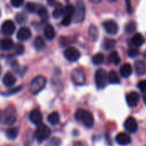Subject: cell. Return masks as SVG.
Segmentation results:
<instances>
[{
	"mask_svg": "<svg viewBox=\"0 0 146 146\" xmlns=\"http://www.w3.org/2000/svg\"><path fill=\"white\" fill-rule=\"evenodd\" d=\"M74 117L76 121L81 122L87 128H91L94 125V116L88 110L80 109L75 112Z\"/></svg>",
	"mask_w": 146,
	"mask_h": 146,
	"instance_id": "cell-1",
	"label": "cell"
},
{
	"mask_svg": "<svg viewBox=\"0 0 146 146\" xmlns=\"http://www.w3.org/2000/svg\"><path fill=\"white\" fill-rule=\"evenodd\" d=\"M17 115L14 107L9 106L3 112H1L0 122L6 126H13L16 122Z\"/></svg>",
	"mask_w": 146,
	"mask_h": 146,
	"instance_id": "cell-2",
	"label": "cell"
},
{
	"mask_svg": "<svg viewBox=\"0 0 146 146\" xmlns=\"http://www.w3.org/2000/svg\"><path fill=\"white\" fill-rule=\"evenodd\" d=\"M45 85H46V79L44 76L38 75L37 77H35L30 84L31 93L33 95L39 93L44 88Z\"/></svg>",
	"mask_w": 146,
	"mask_h": 146,
	"instance_id": "cell-3",
	"label": "cell"
},
{
	"mask_svg": "<svg viewBox=\"0 0 146 146\" xmlns=\"http://www.w3.org/2000/svg\"><path fill=\"white\" fill-rule=\"evenodd\" d=\"M50 135V129L48 126L44 124H39L37 127V129L35 131V139L38 140V142H44L46 139H49Z\"/></svg>",
	"mask_w": 146,
	"mask_h": 146,
	"instance_id": "cell-4",
	"label": "cell"
},
{
	"mask_svg": "<svg viewBox=\"0 0 146 146\" xmlns=\"http://www.w3.org/2000/svg\"><path fill=\"white\" fill-rule=\"evenodd\" d=\"M74 20L76 23H80L84 21L86 16V7L81 0L76 3L74 11Z\"/></svg>",
	"mask_w": 146,
	"mask_h": 146,
	"instance_id": "cell-5",
	"label": "cell"
},
{
	"mask_svg": "<svg viewBox=\"0 0 146 146\" xmlns=\"http://www.w3.org/2000/svg\"><path fill=\"white\" fill-rule=\"evenodd\" d=\"M108 81V74L104 68H99L95 74V83L98 88L103 89L106 86Z\"/></svg>",
	"mask_w": 146,
	"mask_h": 146,
	"instance_id": "cell-6",
	"label": "cell"
},
{
	"mask_svg": "<svg viewBox=\"0 0 146 146\" xmlns=\"http://www.w3.org/2000/svg\"><path fill=\"white\" fill-rule=\"evenodd\" d=\"M71 80L76 86H83L86 83V75L80 68H75L71 73Z\"/></svg>",
	"mask_w": 146,
	"mask_h": 146,
	"instance_id": "cell-7",
	"label": "cell"
},
{
	"mask_svg": "<svg viewBox=\"0 0 146 146\" xmlns=\"http://www.w3.org/2000/svg\"><path fill=\"white\" fill-rule=\"evenodd\" d=\"M64 56L69 62H76L80 57V52L74 47H68L64 50Z\"/></svg>",
	"mask_w": 146,
	"mask_h": 146,
	"instance_id": "cell-8",
	"label": "cell"
},
{
	"mask_svg": "<svg viewBox=\"0 0 146 146\" xmlns=\"http://www.w3.org/2000/svg\"><path fill=\"white\" fill-rule=\"evenodd\" d=\"M103 27H104V30L106 31V33L110 35H115V34H117V33L119 31L118 24L115 21H112V20L104 21L103 23Z\"/></svg>",
	"mask_w": 146,
	"mask_h": 146,
	"instance_id": "cell-9",
	"label": "cell"
},
{
	"mask_svg": "<svg viewBox=\"0 0 146 146\" xmlns=\"http://www.w3.org/2000/svg\"><path fill=\"white\" fill-rule=\"evenodd\" d=\"M74 8L73 5L69 4L66 6V8L64 9V16L62 20V24L63 26H68L71 23L72 16L74 15Z\"/></svg>",
	"mask_w": 146,
	"mask_h": 146,
	"instance_id": "cell-10",
	"label": "cell"
},
{
	"mask_svg": "<svg viewBox=\"0 0 146 146\" xmlns=\"http://www.w3.org/2000/svg\"><path fill=\"white\" fill-rule=\"evenodd\" d=\"M124 127L127 133H135L138 131V122L134 117H128L124 122Z\"/></svg>",
	"mask_w": 146,
	"mask_h": 146,
	"instance_id": "cell-11",
	"label": "cell"
},
{
	"mask_svg": "<svg viewBox=\"0 0 146 146\" xmlns=\"http://www.w3.org/2000/svg\"><path fill=\"white\" fill-rule=\"evenodd\" d=\"M139 99H140L139 94L136 92H131L127 93L126 96L127 103L128 106L131 108L136 107L139 102Z\"/></svg>",
	"mask_w": 146,
	"mask_h": 146,
	"instance_id": "cell-12",
	"label": "cell"
},
{
	"mask_svg": "<svg viewBox=\"0 0 146 146\" xmlns=\"http://www.w3.org/2000/svg\"><path fill=\"white\" fill-rule=\"evenodd\" d=\"M2 32L5 35H11L15 30V26L11 20H7L2 24Z\"/></svg>",
	"mask_w": 146,
	"mask_h": 146,
	"instance_id": "cell-13",
	"label": "cell"
},
{
	"mask_svg": "<svg viewBox=\"0 0 146 146\" xmlns=\"http://www.w3.org/2000/svg\"><path fill=\"white\" fill-rule=\"evenodd\" d=\"M29 120L32 123H33L35 125H39L42 122L43 115L39 110L35 109V110H32L31 113L29 114Z\"/></svg>",
	"mask_w": 146,
	"mask_h": 146,
	"instance_id": "cell-14",
	"label": "cell"
},
{
	"mask_svg": "<svg viewBox=\"0 0 146 146\" xmlns=\"http://www.w3.org/2000/svg\"><path fill=\"white\" fill-rule=\"evenodd\" d=\"M32 36V33L31 30L27 27H21L16 34V38H18V40L20 41H26L27 39H29Z\"/></svg>",
	"mask_w": 146,
	"mask_h": 146,
	"instance_id": "cell-15",
	"label": "cell"
},
{
	"mask_svg": "<svg viewBox=\"0 0 146 146\" xmlns=\"http://www.w3.org/2000/svg\"><path fill=\"white\" fill-rule=\"evenodd\" d=\"M115 140L118 145L121 146L128 145L132 142V139H131L130 135L127 133H120L119 134H117Z\"/></svg>",
	"mask_w": 146,
	"mask_h": 146,
	"instance_id": "cell-16",
	"label": "cell"
},
{
	"mask_svg": "<svg viewBox=\"0 0 146 146\" xmlns=\"http://www.w3.org/2000/svg\"><path fill=\"white\" fill-rule=\"evenodd\" d=\"M15 82H16V78L11 72H8L4 74L3 78V83L5 86L11 87L15 84Z\"/></svg>",
	"mask_w": 146,
	"mask_h": 146,
	"instance_id": "cell-17",
	"label": "cell"
},
{
	"mask_svg": "<svg viewBox=\"0 0 146 146\" xmlns=\"http://www.w3.org/2000/svg\"><path fill=\"white\" fill-rule=\"evenodd\" d=\"M15 44L12 39L10 38H3L0 41V50L8 51L14 48Z\"/></svg>",
	"mask_w": 146,
	"mask_h": 146,
	"instance_id": "cell-18",
	"label": "cell"
},
{
	"mask_svg": "<svg viewBox=\"0 0 146 146\" xmlns=\"http://www.w3.org/2000/svg\"><path fill=\"white\" fill-rule=\"evenodd\" d=\"M134 68L138 75H144L146 73V63L142 60H138L134 63Z\"/></svg>",
	"mask_w": 146,
	"mask_h": 146,
	"instance_id": "cell-19",
	"label": "cell"
},
{
	"mask_svg": "<svg viewBox=\"0 0 146 146\" xmlns=\"http://www.w3.org/2000/svg\"><path fill=\"white\" fill-rule=\"evenodd\" d=\"M133 73V67L130 63H124L120 68V74L124 78H128Z\"/></svg>",
	"mask_w": 146,
	"mask_h": 146,
	"instance_id": "cell-20",
	"label": "cell"
},
{
	"mask_svg": "<svg viewBox=\"0 0 146 146\" xmlns=\"http://www.w3.org/2000/svg\"><path fill=\"white\" fill-rule=\"evenodd\" d=\"M99 33L98 29L95 25H91L89 29H88V37L92 42H96L98 38Z\"/></svg>",
	"mask_w": 146,
	"mask_h": 146,
	"instance_id": "cell-21",
	"label": "cell"
},
{
	"mask_svg": "<svg viewBox=\"0 0 146 146\" xmlns=\"http://www.w3.org/2000/svg\"><path fill=\"white\" fill-rule=\"evenodd\" d=\"M44 37L46 38V39H48V40H52V39L55 38V36H56V32H55V29H54V27H52V25L47 24V25L44 27Z\"/></svg>",
	"mask_w": 146,
	"mask_h": 146,
	"instance_id": "cell-22",
	"label": "cell"
},
{
	"mask_svg": "<svg viewBox=\"0 0 146 146\" xmlns=\"http://www.w3.org/2000/svg\"><path fill=\"white\" fill-rule=\"evenodd\" d=\"M54 6H55V8H54L52 15H53L54 18L58 19L62 15H64V8H63L62 4L61 3H56Z\"/></svg>",
	"mask_w": 146,
	"mask_h": 146,
	"instance_id": "cell-23",
	"label": "cell"
},
{
	"mask_svg": "<svg viewBox=\"0 0 146 146\" xmlns=\"http://www.w3.org/2000/svg\"><path fill=\"white\" fill-rule=\"evenodd\" d=\"M47 121L50 124L56 126L60 122V115L57 112H52L47 116Z\"/></svg>",
	"mask_w": 146,
	"mask_h": 146,
	"instance_id": "cell-24",
	"label": "cell"
},
{
	"mask_svg": "<svg viewBox=\"0 0 146 146\" xmlns=\"http://www.w3.org/2000/svg\"><path fill=\"white\" fill-rule=\"evenodd\" d=\"M131 42L132 44L136 46V47H139V46H141L144 42H145V38L143 37V35L141 33H136L135 35H133V37L131 39Z\"/></svg>",
	"mask_w": 146,
	"mask_h": 146,
	"instance_id": "cell-25",
	"label": "cell"
},
{
	"mask_svg": "<svg viewBox=\"0 0 146 146\" xmlns=\"http://www.w3.org/2000/svg\"><path fill=\"white\" fill-rule=\"evenodd\" d=\"M108 61H109V62L111 63V64L118 65V64L121 62V58H120V56H119L118 52L115 51V50L112 51V52L110 54L109 57H108Z\"/></svg>",
	"mask_w": 146,
	"mask_h": 146,
	"instance_id": "cell-26",
	"label": "cell"
},
{
	"mask_svg": "<svg viewBox=\"0 0 146 146\" xmlns=\"http://www.w3.org/2000/svg\"><path fill=\"white\" fill-rule=\"evenodd\" d=\"M108 81L111 84H119L121 82V80L118 74L115 71L111 70L108 74Z\"/></svg>",
	"mask_w": 146,
	"mask_h": 146,
	"instance_id": "cell-27",
	"label": "cell"
},
{
	"mask_svg": "<svg viewBox=\"0 0 146 146\" xmlns=\"http://www.w3.org/2000/svg\"><path fill=\"white\" fill-rule=\"evenodd\" d=\"M5 133H5L6 134V137L9 139L14 140V139H15L17 138L18 134H19V130H18L17 127H10V128L7 129Z\"/></svg>",
	"mask_w": 146,
	"mask_h": 146,
	"instance_id": "cell-28",
	"label": "cell"
},
{
	"mask_svg": "<svg viewBox=\"0 0 146 146\" xmlns=\"http://www.w3.org/2000/svg\"><path fill=\"white\" fill-rule=\"evenodd\" d=\"M33 46L37 50H41L45 47L44 40L43 39V38L41 36L36 37V38L34 39V42H33Z\"/></svg>",
	"mask_w": 146,
	"mask_h": 146,
	"instance_id": "cell-29",
	"label": "cell"
},
{
	"mask_svg": "<svg viewBox=\"0 0 146 146\" xmlns=\"http://www.w3.org/2000/svg\"><path fill=\"white\" fill-rule=\"evenodd\" d=\"M116 44V41L113 38H105L103 42V47L106 50H112Z\"/></svg>",
	"mask_w": 146,
	"mask_h": 146,
	"instance_id": "cell-30",
	"label": "cell"
},
{
	"mask_svg": "<svg viewBox=\"0 0 146 146\" xmlns=\"http://www.w3.org/2000/svg\"><path fill=\"white\" fill-rule=\"evenodd\" d=\"M105 60V56L103 53H97L92 57V62L95 65H100L102 64Z\"/></svg>",
	"mask_w": 146,
	"mask_h": 146,
	"instance_id": "cell-31",
	"label": "cell"
},
{
	"mask_svg": "<svg viewBox=\"0 0 146 146\" xmlns=\"http://www.w3.org/2000/svg\"><path fill=\"white\" fill-rule=\"evenodd\" d=\"M37 14L40 16V18L43 21H46L48 19V12H47V9L44 7H43L42 5L39 6V8L38 9Z\"/></svg>",
	"mask_w": 146,
	"mask_h": 146,
	"instance_id": "cell-32",
	"label": "cell"
},
{
	"mask_svg": "<svg viewBox=\"0 0 146 146\" xmlns=\"http://www.w3.org/2000/svg\"><path fill=\"white\" fill-rule=\"evenodd\" d=\"M137 28V24L135 21H130L128 22L125 27V32L127 33H133Z\"/></svg>",
	"mask_w": 146,
	"mask_h": 146,
	"instance_id": "cell-33",
	"label": "cell"
},
{
	"mask_svg": "<svg viewBox=\"0 0 146 146\" xmlns=\"http://www.w3.org/2000/svg\"><path fill=\"white\" fill-rule=\"evenodd\" d=\"M39 6L40 5H38V4H36L34 3H27V9L30 12H36L37 13V10L39 8Z\"/></svg>",
	"mask_w": 146,
	"mask_h": 146,
	"instance_id": "cell-34",
	"label": "cell"
},
{
	"mask_svg": "<svg viewBox=\"0 0 146 146\" xmlns=\"http://www.w3.org/2000/svg\"><path fill=\"white\" fill-rule=\"evenodd\" d=\"M127 54L130 57L133 58V57H136L139 55V50L137 48H129Z\"/></svg>",
	"mask_w": 146,
	"mask_h": 146,
	"instance_id": "cell-35",
	"label": "cell"
},
{
	"mask_svg": "<svg viewBox=\"0 0 146 146\" xmlns=\"http://www.w3.org/2000/svg\"><path fill=\"white\" fill-rule=\"evenodd\" d=\"M25 51L24 45L21 44H17L15 47V52L16 55H22Z\"/></svg>",
	"mask_w": 146,
	"mask_h": 146,
	"instance_id": "cell-36",
	"label": "cell"
},
{
	"mask_svg": "<svg viewBox=\"0 0 146 146\" xmlns=\"http://www.w3.org/2000/svg\"><path fill=\"white\" fill-rule=\"evenodd\" d=\"M27 20V16L23 13H20L16 15V21L18 23H23Z\"/></svg>",
	"mask_w": 146,
	"mask_h": 146,
	"instance_id": "cell-37",
	"label": "cell"
},
{
	"mask_svg": "<svg viewBox=\"0 0 146 146\" xmlns=\"http://www.w3.org/2000/svg\"><path fill=\"white\" fill-rule=\"evenodd\" d=\"M10 3H11V5H12L13 7H15V8H19V7H21V6L23 4L24 0H11Z\"/></svg>",
	"mask_w": 146,
	"mask_h": 146,
	"instance_id": "cell-38",
	"label": "cell"
},
{
	"mask_svg": "<svg viewBox=\"0 0 146 146\" xmlns=\"http://www.w3.org/2000/svg\"><path fill=\"white\" fill-rule=\"evenodd\" d=\"M138 88L141 91V92H146V80H141L140 82H139L138 84Z\"/></svg>",
	"mask_w": 146,
	"mask_h": 146,
	"instance_id": "cell-39",
	"label": "cell"
},
{
	"mask_svg": "<svg viewBox=\"0 0 146 146\" xmlns=\"http://www.w3.org/2000/svg\"><path fill=\"white\" fill-rule=\"evenodd\" d=\"M61 143L62 142H61V140L58 138H53L50 140V145L52 146H60Z\"/></svg>",
	"mask_w": 146,
	"mask_h": 146,
	"instance_id": "cell-40",
	"label": "cell"
},
{
	"mask_svg": "<svg viewBox=\"0 0 146 146\" xmlns=\"http://www.w3.org/2000/svg\"><path fill=\"white\" fill-rule=\"evenodd\" d=\"M22 89V87H21V86H19V87H16L15 89H14V90H11V91H9L10 92H6L4 95H11V94H14V93H16V92H18L20 90H21Z\"/></svg>",
	"mask_w": 146,
	"mask_h": 146,
	"instance_id": "cell-41",
	"label": "cell"
},
{
	"mask_svg": "<svg viewBox=\"0 0 146 146\" xmlns=\"http://www.w3.org/2000/svg\"><path fill=\"white\" fill-rule=\"evenodd\" d=\"M91 3H94V4H98V3H101V1L102 0H89Z\"/></svg>",
	"mask_w": 146,
	"mask_h": 146,
	"instance_id": "cell-42",
	"label": "cell"
},
{
	"mask_svg": "<svg viewBox=\"0 0 146 146\" xmlns=\"http://www.w3.org/2000/svg\"><path fill=\"white\" fill-rule=\"evenodd\" d=\"M74 146H86L85 144H83V143H81V142H77V143H75L74 144Z\"/></svg>",
	"mask_w": 146,
	"mask_h": 146,
	"instance_id": "cell-43",
	"label": "cell"
},
{
	"mask_svg": "<svg viewBox=\"0 0 146 146\" xmlns=\"http://www.w3.org/2000/svg\"><path fill=\"white\" fill-rule=\"evenodd\" d=\"M47 3L50 5H55V0H47Z\"/></svg>",
	"mask_w": 146,
	"mask_h": 146,
	"instance_id": "cell-44",
	"label": "cell"
},
{
	"mask_svg": "<svg viewBox=\"0 0 146 146\" xmlns=\"http://www.w3.org/2000/svg\"><path fill=\"white\" fill-rule=\"evenodd\" d=\"M143 100H144V103H145V104L146 105V92L144 93V95H143Z\"/></svg>",
	"mask_w": 146,
	"mask_h": 146,
	"instance_id": "cell-45",
	"label": "cell"
},
{
	"mask_svg": "<svg viewBox=\"0 0 146 146\" xmlns=\"http://www.w3.org/2000/svg\"><path fill=\"white\" fill-rule=\"evenodd\" d=\"M144 57H145V61H146V50H145V54H144Z\"/></svg>",
	"mask_w": 146,
	"mask_h": 146,
	"instance_id": "cell-46",
	"label": "cell"
},
{
	"mask_svg": "<svg viewBox=\"0 0 146 146\" xmlns=\"http://www.w3.org/2000/svg\"><path fill=\"white\" fill-rule=\"evenodd\" d=\"M1 73H2V67H1V65H0V74H1Z\"/></svg>",
	"mask_w": 146,
	"mask_h": 146,
	"instance_id": "cell-47",
	"label": "cell"
},
{
	"mask_svg": "<svg viewBox=\"0 0 146 146\" xmlns=\"http://www.w3.org/2000/svg\"><path fill=\"white\" fill-rule=\"evenodd\" d=\"M0 117H1V111H0Z\"/></svg>",
	"mask_w": 146,
	"mask_h": 146,
	"instance_id": "cell-48",
	"label": "cell"
},
{
	"mask_svg": "<svg viewBox=\"0 0 146 146\" xmlns=\"http://www.w3.org/2000/svg\"><path fill=\"white\" fill-rule=\"evenodd\" d=\"M0 15H1V12H0Z\"/></svg>",
	"mask_w": 146,
	"mask_h": 146,
	"instance_id": "cell-49",
	"label": "cell"
}]
</instances>
